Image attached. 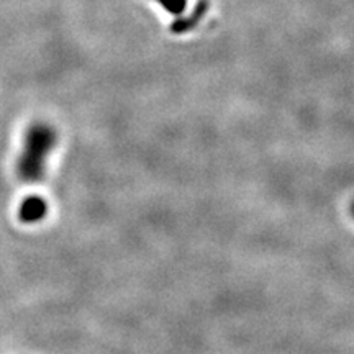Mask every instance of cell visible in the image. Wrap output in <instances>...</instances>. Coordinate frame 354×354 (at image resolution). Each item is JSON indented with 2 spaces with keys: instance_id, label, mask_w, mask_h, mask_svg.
<instances>
[{
  "instance_id": "6da1fadb",
  "label": "cell",
  "mask_w": 354,
  "mask_h": 354,
  "mask_svg": "<svg viewBox=\"0 0 354 354\" xmlns=\"http://www.w3.org/2000/svg\"><path fill=\"white\" fill-rule=\"evenodd\" d=\"M56 141L55 128L46 123H35L28 128L24 140V149L17 162V174L24 183L35 184L43 180L48 156L55 149Z\"/></svg>"
},
{
  "instance_id": "7a4b0ae2",
  "label": "cell",
  "mask_w": 354,
  "mask_h": 354,
  "mask_svg": "<svg viewBox=\"0 0 354 354\" xmlns=\"http://www.w3.org/2000/svg\"><path fill=\"white\" fill-rule=\"evenodd\" d=\"M48 214V203L39 196H28L24 198L19 207V218L24 223H38Z\"/></svg>"
},
{
  "instance_id": "3957f363",
  "label": "cell",
  "mask_w": 354,
  "mask_h": 354,
  "mask_svg": "<svg viewBox=\"0 0 354 354\" xmlns=\"http://www.w3.org/2000/svg\"><path fill=\"white\" fill-rule=\"evenodd\" d=\"M349 212H351V215H353V218H354V201L351 202V205H349Z\"/></svg>"
}]
</instances>
